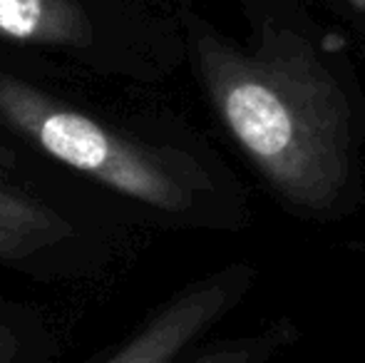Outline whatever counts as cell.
I'll list each match as a JSON object with an SVG mask.
<instances>
[{"instance_id": "cell-1", "label": "cell", "mask_w": 365, "mask_h": 363, "mask_svg": "<svg viewBox=\"0 0 365 363\" xmlns=\"http://www.w3.org/2000/svg\"><path fill=\"white\" fill-rule=\"evenodd\" d=\"M194 58L221 125L264 180L296 207H336L351 180V105L313 45L266 30L239 48L199 30Z\"/></svg>"}, {"instance_id": "cell-2", "label": "cell", "mask_w": 365, "mask_h": 363, "mask_svg": "<svg viewBox=\"0 0 365 363\" xmlns=\"http://www.w3.org/2000/svg\"><path fill=\"white\" fill-rule=\"evenodd\" d=\"M0 125L50 160L132 202L164 214L194 207L199 180L187 157L135 140L5 68H0Z\"/></svg>"}, {"instance_id": "cell-3", "label": "cell", "mask_w": 365, "mask_h": 363, "mask_svg": "<svg viewBox=\"0 0 365 363\" xmlns=\"http://www.w3.org/2000/svg\"><path fill=\"white\" fill-rule=\"evenodd\" d=\"M246 284L249 272L234 267L189 286L167 306L154 311L102 363H174L236 304Z\"/></svg>"}, {"instance_id": "cell-4", "label": "cell", "mask_w": 365, "mask_h": 363, "mask_svg": "<svg viewBox=\"0 0 365 363\" xmlns=\"http://www.w3.org/2000/svg\"><path fill=\"white\" fill-rule=\"evenodd\" d=\"M0 40L82 55L97 45V20L82 0H0Z\"/></svg>"}, {"instance_id": "cell-5", "label": "cell", "mask_w": 365, "mask_h": 363, "mask_svg": "<svg viewBox=\"0 0 365 363\" xmlns=\"http://www.w3.org/2000/svg\"><path fill=\"white\" fill-rule=\"evenodd\" d=\"M75 237L68 214L0 182V264L28 267Z\"/></svg>"}, {"instance_id": "cell-6", "label": "cell", "mask_w": 365, "mask_h": 363, "mask_svg": "<svg viewBox=\"0 0 365 363\" xmlns=\"http://www.w3.org/2000/svg\"><path fill=\"white\" fill-rule=\"evenodd\" d=\"M20 354H23L20 334L15 326L8 324V319L0 316V363H18Z\"/></svg>"}, {"instance_id": "cell-7", "label": "cell", "mask_w": 365, "mask_h": 363, "mask_svg": "<svg viewBox=\"0 0 365 363\" xmlns=\"http://www.w3.org/2000/svg\"><path fill=\"white\" fill-rule=\"evenodd\" d=\"M194 363H254V351L251 349H221L214 351V354H207L202 359H197Z\"/></svg>"}, {"instance_id": "cell-8", "label": "cell", "mask_w": 365, "mask_h": 363, "mask_svg": "<svg viewBox=\"0 0 365 363\" xmlns=\"http://www.w3.org/2000/svg\"><path fill=\"white\" fill-rule=\"evenodd\" d=\"M15 162H18V157H15V152L10 150V147L0 145V182H3L5 177H8L10 172L15 170Z\"/></svg>"}, {"instance_id": "cell-9", "label": "cell", "mask_w": 365, "mask_h": 363, "mask_svg": "<svg viewBox=\"0 0 365 363\" xmlns=\"http://www.w3.org/2000/svg\"><path fill=\"white\" fill-rule=\"evenodd\" d=\"M351 5L356 10H363V13H365V0H351Z\"/></svg>"}]
</instances>
